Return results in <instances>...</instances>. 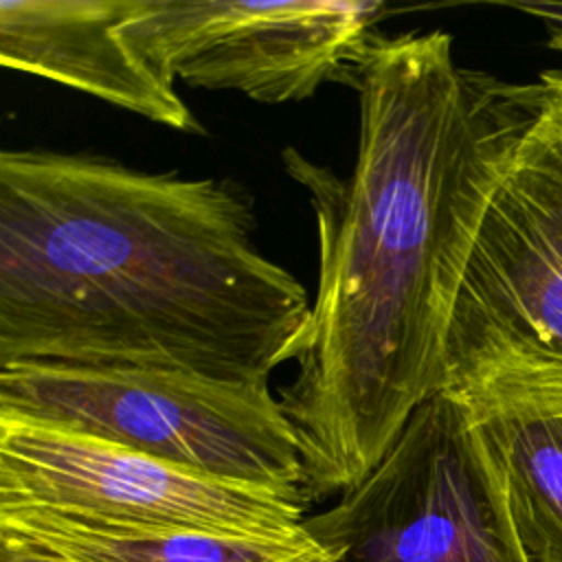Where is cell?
<instances>
[{"instance_id":"7a4b0ae2","label":"cell","mask_w":562,"mask_h":562,"mask_svg":"<svg viewBox=\"0 0 562 562\" xmlns=\"http://www.w3.org/2000/svg\"><path fill=\"white\" fill-rule=\"evenodd\" d=\"M226 178L97 154H0V367L184 371L270 384L307 323Z\"/></svg>"},{"instance_id":"277c9868","label":"cell","mask_w":562,"mask_h":562,"mask_svg":"<svg viewBox=\"0 0 562 562\" xmlns=\"http://www.w3.org/2000/svg\"><path fill=\"white\" fill-rule=\"evenodd\" d=\"M0 413L307 501L301 446L270 384L26 362L0 367Z\"/></svg>"},{"instance_id":"7c38bea8","label":"cell","mask_w":562,"mask_h":562,"mask_svg":"<svg viewBox=\"0 0 562 562\" xmlns=\"http://www.w3.org/2000/svg\"><path fill=\"white\" fill-rule=\"evenodd\" d=\"M0 553H2V562H59V560H50V558H42V555H33L13 547H4L0 544Z\"/></svg>"},{"instance_id":"6da1fadb","label":"cell","mask_w":562,"mask_h":562,"mask_svg":"<svg viewBox=\"0 0 562 562\" xmlns=\"http://www.w3.org/2000/svg\"><path fill=\"white\" fill-rule=\"evenodd\" d=\"M349 176L283 149L318 233V288L285 353L279 402L296 432L305 496L356 487L411 415L448 389V336L487 206L549 86L465 68L452 35H373Z\"/></svg>"},{"instance_id":"9c48e42d","label":"cell","mask_w":562,"mask_h":562,"mask_svg":"<svg viewBox=\"0 0 562 562\" xmlns=\"http://www.w3.org/2000/svg\"><path fill=\"white\" fill-rule=\"evenodd\" d=\"M0 544L59 562H288L321 544L255 542L44 505H0Z\"/></svg>"},{"instance_id":"30bf717a","label":"cell","mask_w":562,"mask_h":562,"mask_svg":"<svg viewBox=\"0 0 562 562\" xmlns=\"http://www.w3.org/2000/svg\"><path fill=\"white\" fill-rule=\"evenodd\" d=\"M465 415L527 562H562V417Z\"/></svg>"},{"instance_id":"52a82bcc","label":"cell","mask_w":562,"mask_h":562,"mask_svg":"<svg viewBox=\"0 0 562 562\" xmlns=\"http://www.w3.org/2000/svg\"><path fill=\"white\" fill-rule=\"evenodd\" d=\"M382 13L358 0H134L121 29L171 81L288 103L345 83Z\"/></svg>"},{"instance_id":"3957f363","label":"cell","mask_w":562,"mask_h":562,"mask_svg":"<svg viewBox=\"0 0 562 562\" xmlns=\"http://www.w3.org/2000/svg\"><path fill=\"white\" fill-rule=\"evenodd\" d=\"M542 81L452 314L446 391L468 413L562 417V86Z\"/></svg>"},{"instance_id":"5b68a950","label":"cell","mask_w":562,"mask_h":562,"mask_svg":"<svg viewBox=\"0 0 562 562\" xmlns=\"http://www.w3.org/2000/svg\"><path fill=\"white\" fill-rule=\"evenodd\" d=\"M334 562H527L461 404L424 402L382 461L303 520Z\"/></svg>"},{"instance_id":"8fae6325","label":"cell","mask_w":562,"mask_h":562,"mask_svg":"<svg viewBox=\"0 0 562 562\" xmlns=\"http://www.w3.org/2000/svg\"><path fill=\"white\" fill-rule=\"evenodd\" d=\"M512 9L538 20L547 35V46L562 55V0H531V2H509ZM538 77L562 86V66L544 68Z\"/></svg>"},{"instance_id":"8992f818","label":"cell","mask_w":562,"mask_h":562,"mask_svg":"<svg viewBox=\"0 0 562 562\" xmlns=\"http://www.w3.org/2000/svg\"><path fill=\"white\" fill-rule=\"evenodd\" d=\"M0 505H44L255 542H305L307 501L0 413Z\"/></svg>"},{"instance_id":"4fadbf2b","label":"cell","mask_w":562,"mask_h":562,"mask_svg":"<svg viewBox=\"0 0 562 562\" xmlns=\"http://www.w3.org/2000/svg\"><path fill=\"white\" fill-rule=\"evenodd\" d=\"M288 562H334V558L323 547H316V549H312L294 560H288Z\"/></svg>"},{"instance_id":"ba28073f","label":"cell","mask_w":562,"mask_h":562,"mask_svg":"<svg viewBox=\"0 0 562 562\" xmlns=\"http://www.w3.org/2000/svg\"><path fill=\"white\" fill-rule=\"evenodd\" d=\"M134 0H2L0 61L143 119L204 134L167 79L123 33Z\"/></svg>"}]
</instances>
